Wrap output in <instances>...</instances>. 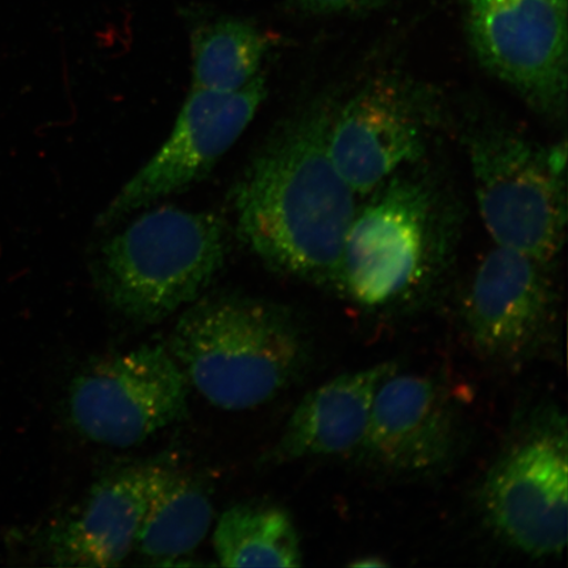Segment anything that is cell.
<instances>
[{"label": "cell", "instance_id": "e0dca14e", "mask_svg": "<svg viewBox=\"0 0 568 568\" xmlns=\"http://www.w3.org/2000/svg\"><path fill=\"white\" fill-rule=\"evenodd\" d=\"M268 36L252 21L219 18L191 31V89L236 92L261 73L272 47Z\"/></svg>", "mask_w": 568, "mask_h": 568}, {"label": "cell", "instance_id": "ac0fdd59", "mask_svg": "<svg viewBox=\"0 0 568 568\" xmlns=\"http://www.w3.org/2000/svg\"><path fill=\"white\" fill-rule=\"evenodd\" d=\"M389 0H288L291 10L310 17L347 16L381 9Z\"/></svg>", "mask_w": 568, "mask_h": 568}, {"label": "cell", "instance_id": "7a4b0ae2", "mask_svg": "<svg viewBox=\"0 0 568 568\" xmlns=\"http://www.w3.org/2000/svg\"><path fill=\"white\" fill-rule=\"evenodd\" d=\"M169 352L205 400L233 412L274 400L302 378L311 359L305 329L286 305L222 293L189 305Z\"/></svg>", "mask_w": 568, "mask_h": 568}, {"label": "cell", "instance_id": "8992f818", "mask_svg": "<svg viewBox=\"0 0 568 568\" xmlns=\"http://www.w3.org/2000/svg\"><path fill=\"white\" fill-rule=\"evenodd\" d=\"M495 535L531 558L567 546L568 430L557 409L538 410L489 468L479 494Z\"/></svg>", "mask_w": 568, "mask_h": 568}, {"label": "cell", "instance_id": "8fae6325", "mask_svg": "<svg viewBox=\"0 0 568 568\" xmlns=\"http://www.w3.org/2000/svg\"><path fill=\"white\" fill-rule=\"evenodd\" d=\"M549 265L495 245L479 262L464 301L474 349L499 364H517L548 343L556 317Z\"/></svg>", "mask_w": 568, "mask_h": 568}, {"label": "cell", "instance_id": "4fadbf2b", "mask_svg": "<svg viewBox=\"0 0 568 568\" xmlns=\"http://www.w3.org/2000/svg\"><path fill=\"white\" fill-rule=\"evenodd\" d=\"M160 464L134 465L104 477L48 531L49 564L116 567L131 556Z\"/></svg>", "mask_w": 568, "mask_h": 568}, {"label": "cell", "instance_id": "3957f363", "mask_svg": "<svg viewBox=\"0 0 568 568\" xmlns=\"http://www.w3.org/2000/svg\"><path fill=\"white\" fill-rule=\"evenodd\" d=\"M408 169L367 195L346 233L331 288L359 307L379 311L415 301L449 258L452 210L430 178Z\"/></svg>", "mask_w": 568, "mask_h": 568}, {"label": "cell", "instance_id": "6da1fadb", "mask_svg": "<svg viewBox=\"0 0 568 568\" xmlns=\"http://www.w3.org/2000/svg\"><path fill=\"white\" fill-rule=\"evenodd\" d=\"M332 98L296 111L275 128L234 182L241 243L284 275L332 287L358 195L333 163Z\"/></svg>", "mask_w": 568, "mask_h": 568}, {"label": "cell", "instance_id": "52a82bcc", "mask_svg": "<svg viewBox=\"0 0 568 568\" xmlns=\"http://www.w3.org/2000/svg\"><path fill=\"white\" fill-rule=\"evenodd\" d=\"M189 386L168 347L141 345L91 361L75 375L69 418L89 442L125 449L183 420Z\"/></svg>", "mask_w": 568, "mask_h": 568}, {"label": "cell", "instance_id": "30bf717a", "mask_svg": "<svg viewBox=\"0 0 568 568\" xmlns=\"http://www.w3.org/2000/svg\"><path fill=\"white\" fill-rule=\"evenodd\" d=\"M429 116L420 94L397 78L367 82L333 113L328 151L359 197L400 170L416 166L428 149Z\"/></svg>", "mask_w": 568, "mask_h": 568}, {"label": "cell", "instance_id": "5bb4252c", "mask_svg": "<svg viewBox=\"0 0 568 568\" xmlns=\"http://www.w3.org/2000/svg\"><path fill=\"white\" fill-rule=\"evenodd\" d=\"M397 368L396 362H382L312 389L288 418L270 460L286 464L357 453L371 422L376 389Z\"/></svg>", "mask_w": 568, "mask_h": 568}, {"label": "cell", "instance_id": "277c9868", "mask_svg": "<svg viewBox=\"0 0 568 568\" xmlns=\"http://www.w3.org/2000/svg\"><path fill=\"white\" fill-rule=\"evenodd\" d=\"M230 243V226L217 213L165 205L104 241L97 286L120 315L158 324L203 295L222 272Z\"/></svg>", "mask_w": 568, "mask_h": 568}, {"label": "cell", "instance_id": "9c48e42d", "mask_svg": "<svg viewBox=\"0 0 568 568\" xmlns=\"http://www.w3.org/2000/svg\"><path fill=\"white\" fill-rule=\"evenodd\" d=\"M266 97L262 73L236 92L191 89L168 140L120 189L97 217V226L106 229L204 180L251 124Z\"/></svg>", "mask_w": 568, "mask_h": 568}, {"label": "cell", "instance_id": "5b68a950", "mask_svg": "<svg viewBox=\"0 0 568 568\" xmlns=\"http://www.w3.org/2000/svg\"><path fill=\"white\" fill-rule=\"evenodd\" d=\"M465 140L481 222L495 245L554 264L566 240L565 145H539L494 123L471 128Z\"/></svg>", "mask_w": 568, "mask_h": 568}, {"label": "cell", "instance_id": "ba28073f", "mask_svg": "<svg viewBox=\"0 0 568 568\" xmlns=\"http://www.w3.org/2000/svg\"><path fill=\"white\" fill-rule=\"evenodd\" d=\"M567 0H466V31L480 65L532 111L566 116Z\"/></svg>", "mask_w": 568, "mask_h": 568}, {"label": "cell", "instance_id": "9a60e30c", "mask_svg": "<svg viewBox=\"0 0 568 568\" xmlns=\"http://www.w3.org/2000/svg\"><path fill=\"white\" fill-rule=\"evenodd\" d=\"M212 518V503L199 483L160 464L134 550L170 565L197 549L209 535Z\"/></svg>", "mask_w": 568, "mask_h": 568}, {"label": "cell", "instance_id": "2e32d148", "mask_svg": "<svg viewBox=\"0 0 568 568\" xmlns=\"http://www.w3.org/2000/svg\"><path fill=\"white\" fill-rule=\"evenodd\" d=\"M223 567H301L300 532L287 510L272 504L244 503L225 510L213 532Z\"/></svg>", "mask_w": 568, "mask_h": 568}, {"label": "cell", "instance_id": "7c38bea8", "mask_svg": "<svg viewBox=\"0 0 568 568\" xmlns=\"http://www.w3.org/2000/svg\"><path fill=\"white\" fill-rule=\"evenodd\" d=\"M458 443L453 402L436 379L400 373L382 381L355 456L375 470L428 474L449 464Z\"/></svg>", "mask_w": 568, "mask_h": 568}]
</instances>
